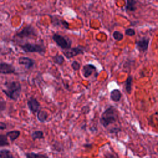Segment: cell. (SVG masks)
Listing matches in <instances>:
<instances>
[{
	"instance_id": "ac0fdd59",
	"label": "cell",
	"mask_w": 158,
	"mask_h": 158,
	"mask_svg": "<svg viewBox=\"0 0 158 158\" xmlns=\"http://www.w3.org/2000/svg\"><path fill=\"white\" fill-rule=\"evenodd\" d=\"M132 83H133V77L131 76H129L125 83V89L127 91V92L129 94L131 93V90H132Z\"/></svg>"
},
{
	"instance_id": "4fadbf2b",
	"label": "cell",
	"mask_w": 158,
	"mask_h": 158,
	"mask_svg": "<svg viewBox=\"0 0 158 158\" xmlns=\"http://www.w3.org/2000/svg\"><path fill=\"white\" fill-rule=\"evenodd\" d=\"M138 0H127L125 9L128 12H134L136 10V4Z\"/></svg>"
},
{
	"instance_id": "2e32d148",
	"label": "cell",
	"mask_w": 158,
	"mask_h": 158,
	"mask_svg": "<svg viewBox=\"0 0 158 158\" xmlns=\"http://www.w3.org/2000/svg\"><path fill=\"white\" fill-rule=\"evenodd\" d=\"M52 59L55 64L59 65H62L65 61V59L63 56L59 54H56L55 56H52Z\"/></svg>"
},
{
	"instance_id": "cb8c5ba5",
	"label": "cell",
	"mask_w": 158,
	"mask_h": 158,
	"mask_svg": "<svg viewBox=\"0 0 158 158\" xmlns=\"http://www.w3.org/2000/svg\"><path fill=\"white\" fill-rule=\"evenodd\" d=\"M71 67L75 71H78L80 69V64L78 62L73 60L71 64Z\"/></svg>"
},
{
	"instance_id": "f546056e",
	"label": "cell",
	"mask_w": 158,
	"mask_h": 158,
	"mask_svg": "<svg viewBox=\"0 0 158 158\" xmlns=\"http://www.w3.org/2000/svg\"><path fill=\"white\" fill-rule=\"evenodd\" d=\"M35 1H36V0H35Z\"/></svg>"
},
{
	"instance_id": "ba28073f",
	"label": "cell",
	"mask_w": 158,
	"mask_h": 158,
	"mask_svg": "<svg viewBox=\"0 0 158 158\" xmlns=\"http://www.w3.org/2000/svg\"><path fill=\"white\" fill-rule=\"evenodd\" d=\"M18 63L20 65L25 66L27 69H31L34 65H35V60L31 58H29L28 57H24L22 56L19 57L18 59Z\"/></svg>"
},
{
	"instance_id": "52a82bcc",
	"label": "cell",
	"mask_w": 158,
	"mask_h": 158,
	"mask_svg": "<svg viewBox=\"0 0 158 158\" xmlns=\"http://www.w3.org/2000/svg\"><path fill=\"white\" fill-rule=\"evenodd\" d=\"M15 69L12 65L3 62L0 63V73L4 75L12 74L15 73Z\"/></svg>"
},
{
	"instance_id": "9c48e42d",
	"label": "cell",
	"mask_w": 158,
	"mask_h": 158,
	"mask_svg": "<svg viewBox=\"0 0 158 158\" xmlns=\"http://www.w3.org/2000/svg\"><path fill=\"white\" fill-rule=\"evenodd\" d=\"M27 106L30 110L33 112H38L40 110V104L38 100L34 98H30L27 101Z\"/></svg>"
},
{
	"instance_id": "4316f807",
	"label": "cell",
	"mask_w": 158,
	"mask_h": 158,
	"mask_svg": "<svg viewBox=\"0 0 158 158\" xmlns=\"http://www.w3.org/2000/svg\"><path fill=\"white\" fill-rule=\"evenodd\" d=\"M7 128V125L5 123L0 122V130H5Z\"/></svg>"
},
{
	"instance_id": "8fae6325",
	"label": "cell",
	"mask_w": 158,
	"mask_h": 158,
	"mask_svg": "<svg viewBox=\"0 0 158 158\" xmlns=\"http://www.w3.org/2000/svg\"><path fill=\"white\" fill-rule=\"evenodd\" d=\"M51 23L54 26H62L65 28H69V23L66 20L58 17L57 16H52L51 17Z\"/></svg>"
},
{
	"instance_id": "5bb4252c",
	"label": "cell",
	"mask_w": 158,
	"mask_h": 158,
	"mask_svg": "<svg viewBox=\"0 0 158 158\" xmlns=\"http://www.w3.org/2000/svg\"><path fill=\"white\" fill-rule=\"evenodd\" d=\"M122 97V93L118 89H114L110 93V98L112 101L117 102L120 101Z\"/></svg>"
},
{
	"instance_id": "e0dca14e",
	"label": "cell",
	"mask_w": 158,
	"mask_h": 158,
	"mask_svg": "<svg viewBox=\"0 0 158 158\" xmlns=\"http://www.w3.org/2000/svg\"><path fill=\"white\" fill-rule=\"evenodd\" d=\"M37 119L41 122H44L46 121L48 118V114L44 110H39L36 115Z\"/></svg>"
},
{
	"instance_id": "603a6c76",
	"label": "cell",
	"mask_w": 158,
	"mask_h": 158,
	"mask_svg": "<svg viewBox=\"0 0 158 158\" xmlns=\"http://www.w3.org/2000/svg\"><path fill=\"white\" fill-rule=\"evenodd\" d=\"M113 37L116 40V41H121L123 38V35L122 33L118 31H115L114 33H113Z\"/></svg>"
},
{
	"instance_id": "9a60e30c",
	"label": "cell",
	"mask_w": 158,
	"mask_h": 158,
	"mask_svg": "<svg viewBox=\"0 0 158 158\" xmlns=\"http://www.w3.org/2000/svg\"><path fill=\"white\" fill-rule=\"evenodd\" d=\"M20 135V131L19 130H12V131H8L7 133H6V135L8 138H10V139L12 141H15V139H17L19 136Z\"/></svg>"
},
{
	"instance_id": "83f0119b",
	"label": "cell",
	"mask_w": 158,
	"mask_h": 158,
	"mask_svg": "<svg viewBox=\"0 0 158 158\" xmlns=\"http://www.w3.org/2000/svg\"><path fill=\"white\" fill-rule=\"evenodd\" d=\"M0 51H1V49H0Z\"/></svg>"
},
{
	"instance_id": "5b68a950",
	"label": "cell",
	"mask_w": 158,
	"mask_h": 158,
	"mask_svg": "<svg viewBox=\"0 0 158 158\" xmlns=\"http://www.w3.org/2000/svg\"><path fill=\"white\" fill-rule=\"evenodd\" d=\"M37 35L35 28L31 25H27L23 27L20 31H18L15 34V36L19 38H31Z\"/></svg>"
},
{
	"instance_id": "3957f363",
	"label": "cell",
	"mask_w": 158,
	"mask_h": 158,
	"mask_svg": "<svg viewBox=\"0 0 158 158\" xmlns=\"http://www.w3.org/2000/svg\"><path fill=\"white\" fill-rule=\"evenodd\" d=\"M20 47L25 52H36L43 56L44 55L46 51V46L43 44L27 43L24 44L20 45Z\"/></svg>"
},
{
	"instance_id": "f1b7e54d",
	"label": "cell",
	"mask_w": 158,
	"mask_h": 158,
	"mask_svg": "<svg viewBox=\"0 0 158 158\" xmlns=\"http://www.w3.org/2000/svg\"><path fill=\"white\" fill-rule=\"evenodd\" d=\"M157 144H158V143H157Z\"/></svg>"
},
{
	"instance_id": "277c9868",
	"label": "cell",
	"mask_w": 158,
	"mask_h": 158,
	"mask_svg": "<svg viewBox=\"0 0 158 158\" xmlns=\"http://www.w3.org/2000/svg\"><path fill=\"white\" fill-rule=\"evenodd\" d=\"M52 40L62 50H67L72 48V41L67 37L62 36L58 33H55L52 36Z\"/></svg>"
},
{
	"instance_id": "7c38bea8",
	"label": "cell",
	"mask_w": 158,
	"mask_h": 158,
	"mask_svg": "<svg viewBox=\"0 0 158 158\" xmlns=\"http://www.w3.org/2000/svg\"><path fill=\"white\" fill-rule=\"evenodd\" d=\"M96 67L92 64L85 65L82 68V73L85 78H88L90 77L94 72H96Z\"/></svg>"
},
{
	"instance_id": "484cf974",
	"label": "cell",
	"mask_w": 158,
	"mask_h": 158,
	"mask_svg": "<svg viewBox=\"0 0 158 158\" xmlns=\"http://www.w3.org/2000/svg\"><path fill=\"white\" fill-rule=\"evenodd\" d=\"M125 35L129 36H132L135 35V31L133 28H128L125 30Z\"/></svg>"
},
{
	"instance_id": "30bf717a",
	"label": "cell",
	"mask_w": 158,
	"mask_h": 158,
	"mask_svg": "<svg viewBox=\"0 0 158 158\" xmlns=\"http://www.w3.org/2000/svg\"><path fill=\"white\" fill-rule=\"evenodd\" d=\"M149 39L148 38H143L141 40L138 41L136 43V48L140 52H145L148 48Z\"/></svg>"
},
{
	"instance_id": "7a4b0ae2",
	"label": "cell",
	"mask_w": 158,
	"mask_h": 158,
	"mask_svg": "<svg viewBox=\"0 0 158 158\" xmlns=\"http://www.w3.org/2000/svg\"><path fill=\"white\" fill-rule=\"evenodd\" d=\"M117 122H118V112L112 106L104 111L100 118V123L105 128Z\"/></svg>"
},
{
	"instance_id": "ffe728a7",
	"label": "cell",
	"mask_w": 158,
	"mask_h": 158,
	"mask_svg": "<svg viewBox=\"0 0 158 158\" xmlns=\"http://www.w3.org/2000/svg\"><path fill=\"white\" fill-rule=\"evenodd\" d=\"M26 158H49V157L43 154H36L35 152H28L25 154Z\"/></svg>"
},
{
	"instance_id": "8992f818",
	"label": "cell",
	"mask_w": 158,
	"mask_h": 158,
	"mask_svg": "<svg viewBox=\"0 0 158 158\" xmlns=\"http://www.w3.org/2000/svg\"><path fill=\"white\" fill-rule=\"evenodd\" d=\"M85 51V47L81 46H77L73 48H70L67 50H62V53L67 59H70L79 54H84Z\"/></svg>"
},
{
	"instance_id": "d6986e66",
	"label": "cell",
	"mask_w": 158,
	"mask_h": 158,
	"mask_svg": "<svg viewBox=\"0 0 158 158\" xmlns=\"http://www.w3.org/2000/svg\"><path fill=\"white\" fill-rule=\"evenodd\" d=\"M0 158H15L8 149L0 150Z\"/></svg>"
},
{
	"instance_id": "d4e9b609",
	"label": "cell",
	"mask_w": 158,
	"mask_h": 158,
	"mask_svg": "<svg viewBox=\"0 0 158 158\" xmlns=\"http://www.w3.org/2000/svg\"><path fill=\"white\" fill-rule=\"evenodd\" d=\"M6 109V102L4 100H0V114Z\"/></svg>"
},
{
	"instance_id": "44dd1931",
	"label": "cell",
	"mask_w": 158,
	"mask_h": 158,
	"mask_svg": "<svg viewBox=\"0 0 158 158\" xmlns=\"http://www.w3.org/2000/svg\"><path fill=\"white\" fill-rule=\"evenodd\" d=\"M9 145V143L7 140V135L0 134V147L7 146Z\"/></svg>"
},
{
	"instance_id": "7402d4cb",
	"label": "cell",
	"mask_w": 158,
	"mask_h": 158,
	"mask_svg": "<svg viewBox=\"0 0 158 158\" xmlns=\"http://www.w3.org/2000/svg\"><path fill=\"white\" fill-rule=\"evenodd\" d=\"M31 138L33 140H36L37 139H41L43 138V132L40 130H36L31 133Z\"/></svg>"
},
{
	"instance_id": "6da1fadb",
	"label": "cell",
	"mask_w": 158,
	"mask_h": 158,
	"mask_svg": "<svg viewBox=\"0 0 158 158\" xmlns=\"http://www.w3.org/2000/svg\"><path fill=\"white\" fill-rule=\"evenodd\" d=\"M6 89H2V92L10 99L17 101L20 98L22 91V85L18 81H6L4 83Z\"/></svg>"
}]
</instances>
